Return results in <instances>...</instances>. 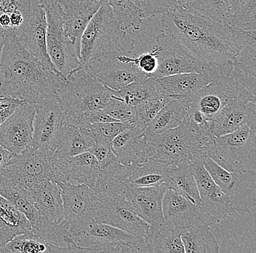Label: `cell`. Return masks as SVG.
<instances>
[{"label": "cell", "mask_w": 256, "mask_h": 253, "mask_svg": "<svg viewBox=\"0 0 256 253\" xmlns=\"http://www.w3.org/2000/svg\"><path fill=\"white\" fill-rule=\"evenodd\" d=\"M160 23L202 62L234 67L241 39L230 26L184 9L170 10L162 15Z\"/></svg>", "instance_id": "obj_1"}, {"label": "cell", "mask_w": 256, "mask_h": 253, "mask_svg": "<svg viewBox=\"0 0 256 253\" xmlns=\"http://www.w3.org/2000/svg\"><path fill=\"white\" fill-rule=\"evenodd\" d=\"M65 79L30 54L14 29L6 32L0 58V97L38 104L57 94Z\"/></svg>", "instance_id": "obj_2"}, {"label": "cell", "mask_w": 256, "mask_h": 253, "mask_svg": "<svg viewBox=\"0 0 256 253\" xmlns=\"http://www.w3.org/2000/svg\"><path fill=\"white\" fill-rule=\"evenodd\" d=\"M134 41L122 29L108 0H103L82 35L80 64L74 70L87 67L108 53L134 51Z\"/></svg>", "instance_id": "obj_3"}, {"label": "cell", "mask_w": 256, "mask_h": 253, "mask_svg": "<svg viewBox=\"0 0 256 253\" xmlns=\"http://www.w3.org/2000/svg\"><path fill=\"white\" fill-rule=\"evenodd\" d=\"M56 95L68 124L86 112L104 110L112 98L108 89L96 79L88 67L71 72Z\"/></svg>", "instance_id": "obj_4"}, {"label": "cell", "mask_w": 256, "mask_h": 253, "mask_svg": "<svg viewBox=\"0 0 256 253\" xmlns=\"http://www.w3.org/2000/svg\"><path fill=\"white\" fill-rule=\"evenodd\" d=\"M211 139L202 137L184 120L177 127L146 142L147 157L167 166H190L202 158L204 147Z\"/></svg>", "instance_id": "obj_5"}, {"label": "cell", "mask_w": 256, "mask_h": 253, "mask_svg": "<svg viewBox=\"0 0 256 253\" xmlns=\"http://www.w3.org/2000/svg\"><path fill=\"white\" fill-rule=\"evenodd\" d=\"M203 157L214 160L228 172L256 173V129L247 125L214 137Z\"/></svg>", "instance_id": "obj_6"}, {"label": "cell", "mask_w": 256, "mask_h": 253, "mask_svg": "<svg viewBox=\"0 0 256 253\" xmlns=\"http://www.w3.org/2000/svg\"><path fill=\"white\" fill-rule=\"evenodd\" d=\"M54 153L32 146L15 155L12 162L0 174V187L31 188L46 180L60 183L62 178Z\"/></svg>", "instance_id": "obj_7"}, {"label": "cell", "mask_w": 256, "mask_h": 253, "mask_svg": "<svg viewBox=\"0 0 256 253\" xmlns=\"http://www.w3.org/2000/svg\"><path fill=\"white\" fill-rule=\"evenodd\" d=\"M232 71L230 67H222L214 81L200 89L188 102L190 107L198 110L209 123L236 100H256L255 94L242 84L239 78L232 75Z\"/></svg>", "instance_id": "obj_8"}, {"label": "cell", "mask_w": 256, "mask_h": 253, "mask_svg": "<svg viewBox=\"0 0 256 253\" xmlns=\"http://www.w3.org/2000/svg\"><path fill=\"white\" fill-rule=\"evenodd\" d=\"M40 3L47 17L46 44L48 56L58 73L66 78L79 66V52L66 35L57 3L55 0H40Z\"/></svg>", "instance_id": "obj_9"}, {"label": "cell", "mask_w": 256, "mask_h": 253, "mask_svg": "<svg viewBox=\"0 0 256 253\" xmlns=\"http://www.w3.org/2000/svg\"><path fill=\"white\" fill-rule=\"evenodd\" d=\"M58 185L63 200L62 223L72 236H78L96 222L97 193L86 185L70 181Z\"/></svg>", "instance_id": "obj_10"}, {"label": "cell", "mask_w": 256, "mask_h": 253, "mask_svg": "<svg viewBox=\"0 0 256 253\" xmlns=\"http://www.w3.org/2000/svg\"><path fill=\"white\" fill-rule=\"evenodd\" d=\"M158 67L152 78H163L178 74L208 73L214 66L202 62L169 32L162 30L155 43Z\"/></svg>", "instance_id": "obj_11"}, {"label": "cell", "mask_w": 256, "mask_h": 253, "mask_svg": "<svg viewBox=\"0 0 256 253\" xmlns=\"http://www.w3.org/2000/svg\"><path fill=\"white\" fill-rule=\"evenodd\" d=\"M18 9L23 16L22 25L14 30L18 40L46 68L58 73L48 54L47 17L40 0H20Z\"/></svg>", "instance_id": "obj_12"}, {"label": "cell", "mask_w": 256, "mask_h": 253, "mask_svg": "<svg viewBox=\"0 0 256 253\" xmlns=\"http://www.w3.org/2000/svg\"><path fill=\"white\" fill-rule=\"evenodd\" d=\"M74 238L88 252H143L144 238L102 222L90 224Z\"/></svg>", "instance_id": "obj_13"}, {"label": "cell", "mask_w": 256, "mask_h": 253, "mask_svg": "<svg viewBox=\"0 0 256 253\" xmlns=\"http://www.w3.org/2000/svg\"><path fill=\"white\" fill-rule=\"evenodd\" d=\"M203 163L232 203L234 212L246 215L256 204V173L228 172L214 160L202 157Z\"/></svg>", "instance_id": "obj_14"}, {"label": "cell", "mask_w": 256, "mask_h": 253, "mask_svg": "<svg viewBox=\"0 0 256 253\" xmlns=\"http://www.w3.org/2000/svg\"><path fill=\"white\" fill-rule=\"evenodd\" d=\"M136 56L134 51L108 53L92 61L87 67L105 87L120 91L134 82L150 78L136 65Z\"/></svg>", "instance_id": "obj_15"}, {"label": "cell", "mask_w": 256, "mask_h": 253, "mask_svg": "<svg viewBox=\"0 0 256 253\" xmlns=\"http://www.w3.org/2000/svg\"><path fill=\"white\" fill-rule=\"evenodd\" d=\"M96 222L108 224L144 238L150 225L136 214L121 192L99 190Z\"/></svg>", "instance_id": "obj_16"}, {"label": "cell", "mask_w": 256, "mask_h": 253, "mask_svg": "<svg viewBox=\"0 0 256 253\" xmlns=\"http://www.w3.org/2000/svg\"><path fill=\"white\" fill-rule=\"evenodd\" d=\"M36 103L24 102L0 125V145L15 155L32 146Z\"/></svg>", "instance_id": "obj_17"}, {"label": "cell", "mask_w": 256, "mask_h": 253, "mask_svg": "<svg viewBox=\"0 0 256 253\" xmlns=\"http://www.w3.org/2000/svg\"><path fill=\"white\" fill-rule=\"evenodd\" d=\"M65 122V112L56 94L36 104L32 146L55 151L56 136Z\"/></svg>", "instance_id": "obj_18"}, {"label": "cell", "mask_w": 256, "mask_h": 253, "mask_svg": "<svg viewBox=\"0 0 256 253\" xmlns=\"http://www.w3.org/2000/svg\"><path fill=\"white\" fill-rule=\"evenodd\" d=\"M188 167L196 180L203 210L219 222L231 215L234 212L232 203L211 177L202 158L195 160Z\"/></svg>", "instance_id": "obj_19"}, {"label": "cell", "mask_w": 256, "mask_h": 253, "mask_svg": "<svg viewBox=\"0 0 256 253\" xmlns=\"http://www.w3.org/2000/svg\"><path fill=\"white\" fill-rule=\"evenodd\" d=\"M162 212L166 222L184 230L198 225L210 226L219 222L204 212L200 205L194 204L171 189L164 192Z\"/></svg>", "instance_id": "obj_20"}, {"label": "cell", "mask_w": 256, "mask_h": 253, "mask_svg": "<svg viewBox=\"0 0 256 253\" xmlns=\"http://www.w3.org/2000/svg\"><path fill=\"white\" fill-rule=\"evenodd\" d=\"M222 70V67L214 66L208 73L178 74L155 78L159 97L169 101L188 102L200 89L214 81Z\"/></svg>", "instance_id": "obj_21"}, {"label": "cell", "mask_w": 256, "mask_h": 253, "mask_svg": "<svg viewBox=\"0 0 256 253\" xmlns=\"http://www.w3.org/2000/svg\"><path fill=\"white\" fill-rule=\"evenodd\" d=\"M168 189L166 184L158 186L134 187L128 183L122 194L138 216L150 226L158 227L164 222L162 199Z\"/></svg>", "instance_id": "obj_22"}, {"label": "cell", "mask_w": 256, "mask_h": 253, "mask_svg": "<svg viewBox=\"0 0 256 253\" xmlns=\"http://www.w3.org/2000/svg\"><path fill=\"white\" fill-rule=\"evenodd\" d=\"M60 9L66 35L80 54V39L103 0H55Z\"/></svg>", "instance_id": "obj_23"}, {"label": "cell", "mask_w": 256, "mask_h": 253, "mask_svg": "<svg viewBox=\"0 0 256 253\" xmlns=\"http://www.w3.org/2000/svg\"><path fill=\"white\" fill-rule=\"evenodd\" d=\"M209 124L212 137L228 134L244 125L256 129V100H236L224 108Z\"/></svg>", "instance_id": "obj_24"}, {"label": "cell", "mask_w": 256, "mask_h": 253, "mask_svg": "<svg viewBox=\"0 0 256 253\" xmlns=\"http://www.w3.org/2000/svg\"><path fill=\"white\" fill-rule=\"evenodd\" d=\"M143 133L139 128L131 125L113 139L112 153L120 163L132 169L148 159Z\"/></svg>", "instance_id": "obj_25"}, {"label": "cell", "mask_w": 256, "mask_h": 253, "mask_svg": "<svg viewBox=\"0 0 256 253\" xmlns=\"http://www.w3.org/2000/svg\"><path fill=\"white\" fill-rule=\"evenodd\" d=\"M56 162L64 165L67 161L81 153L89 152L95 145L94 139L83 133L76 125L64 123L56 139Z\"/></svg>", "instance_id": "obj_26"}, {"label": "cell", "mask_w": 256, "mask_h": 253, "mask_svg": "<svg viewBox=\"0 0 256 253\" xmlns=\"http://www.w3.org/2000/svg\"><path fill=\"white\" fill-rule=\"evenodd\" d=\"M62 172L65 182L82 184L96 193L102 178L100 164L90 152L72 157L64 165Z\"/></svg>", "instance_id": "obj_27"}, {"label": "cell", "mask_w": 256, "mask_h": 253, "mask_svg": "<svg viewBox=\"0 0 256 253\" xmlns=\"http://www.w3.org/2000/svg\"><path fill=\"white\" fill-rule=\"evenodd\" d=\"M28 194L36 210L52 222H60L63 217L62 188L57 182L46 180L28 188Z\"/></svg>", "instance_id": "obj_28"}, {"label": "cell", "mask_w": 256, "mask_h": 253, "mask_svg": "<svg viewBox=\"0 0 256 253\" xmlns=\"http://www.w3.org/2000/svg\"><path fill=\"white\" fill-rule=\"evenodd\" d=\"M186 230L176 228L166 221L159 226H150L144 237L143 252H185L182 234Z\"/></svg>", "instance_id": "obj_29"}, {"label": "cell", "mask_w": 256, "mask_h": 253, "mask_svg": "<svg viewBox=\"0 0 256 253\" xmlns=\"http://www.w3.org/2000/svg\"><path fill=\"white\" fill-rule=\"evenodd\" d=\"M188 109V102L171 100L168 102L144 130L146 142L156 138L170 129L183 123Z\"/></svg>", "instance_id": "obj_30"}, {"label": "cell", "mask_w": 256, "mask_h": 253, "mask_svg": "<svg viewBox=\"0 0 256 253\" xmlns=\"http://www.w3.org/2000/svg\"><path fill=\"white\" fill-rule=\"evenodd\" d=\"M28 232H32V225L26 217L0 196V246Z\"/></svg>", "instance_id": "obj_31"}, {"label": "cell", "mask_w": 256, "mask_h": 253, "mask_svg": "<svg viewBox=\"0 0 256 253\" xmlns=\"http://www.w3.org/2000/svg\"><path fill=\"white\" fill-rule=\"evenodd\" d=\"M172 167L148 158L145 162L132 168L128 183L134 187L158 186L162 184L168 185Z\"/></svg>", "instance_id": "obj_32"}, {"label": "cell", "mask_w": 256, "mask_h": 253, "mask_svg": "<svg viewBox=\"0 0 256 253\" xmlns=\"http://www.w3.org/2000/svg\"><path fill=\"white\" fill-rule=\"evenodd\" d=\"M2 253L72 252L70 248L58 246L36 236L32 232L18 235L0 246Z\"/></svg>", "instance_id": "obj_33"}, {"label": "cell", "mask_w": 256, "mask_h": 253, "mask_svg": "<svg viewBox=\"0 0 256 253\" xmlns=\"http://www.w3.org/2000/svg\"><path fill=\"white\" fill-rule=\"evenodd\" d=\"M108 90L112 97L132 107H136L144 101L160 97L155 78L152 77L142 81L134 82L120 91L110 89Z\"/></svg>", "instance_id": "obj_34"}, {"label": "cell", "mask_w": 256, "mask_h": 253, "mask_svg": "<svg viewBox=\"0 0 256 253\" xmlns=\"http://www.w3.org/2000/svg\"><path fill=\"white\" fill-rule=\"evenodd\" d=\"M184 250L188 253H218L219 246L208 225L187 229L182 234Z\"/></svg>", "instance_id": "obj_35"}, {"label": "cell", "mask_w": 256, "mask_h": 253, "mask_svg": "<svg viewBox=\"0 0 256 253\" xmlns=\"http://www.w3.org/2000/svg\"><path fill=\"white\" fill-rule=\"evenodd\" d=\"M240 47L235 59V72L238 77L256 78V32H239Z\"/></svg>", "instance_id": "obj_36"}, {"label": "cell", "mask_w": 256, "mask_h": 253, "mask_svg": "<svg viewBox=\"0 0 256 253\" xmlns=\"http://www.w3.org/2000/svg\"><path fill=\"white\" fill-rule=\"evenodd\" d=\"M115 17L124 31H138L146 19L140 0H108Z\"/></svg>", "instance_id": "obj_37"}, {"label": "cell", "mask_w": 256, "mask_h": 253, "mask_svg": "<svg viewBox=\"0 0 256 253\" xmlns=\"http://www.w3.org/2000/svg\"><path fill=\"white\" fill-rule=\"evenodd\" d=\"M168 189H171L188 201L200 205V196L196 180L188 166L172 167L170 173Z\"/></svg>", "instance_id": "obj_38"}, {"label": "cell", "mask_w": 256, "mask_h": 253, "mask_svg": "<svg viewBox=\"0 0 256 253\" xmlns=\"http://www.w3.org/2000/svg\"><path fill=\"white\" fill-rule=\"evenodd\" d=\"M186 9L224 25L230 26L233 16L228 0H191Z\"/></svg>", "instance_id": "obj_39"}, {"label": "cell", "mask_w": 256, "mask_h": 253, "mask_svg": "<svg viewBox=\"0 0 256 253\" xmlns=\"http://www.w3.org/2000/svg\"><path fill=\"white\" fill-rule=\"evenodd\" d=\"M130 123L120 122L80 123L76 125L84 134L94 139L95 144L111 145L113 139L121 131L127 129Z\"/></svg>", "instance_id": "obj_40"}, {"label": "cell", "mask_w": 256, "mask_h": 253, "mask_svg": "<svg viewBox=\"0 0 256 253\" xmlns=\"http://www.w3.org/2000/svg\"><path fill=\"white\" fill-rule=\"evenodd\" d=\"M256 0H248L232 16L230 27L236 32H256Z\"/></svg>", "instance_id": "obj_41"}, {"label": "cell", "mask_w": 256, "mask_h": 253, "mask_svg": "<svg viewBox=\"0 0 256 253\" xmlns=\"http://www.w3.org/2000/svg\"><path fill=\"white\" fill-rule=\"evenodd\" d=\"M170 101L168 99L158 98L144 101L136 107V120L134 126L144 131L152 120L155 118L160 110Z\"/></svg>", "instance_id": "obj_42"}, {"label": "cell", "mask_w": 256, "mask_h": 253, "mask_svg": "<svg viewBox=\"0 0 256 253\" xmlns=\"http://www.w3.org/2000/svg\"><path fill=\"white\" fill-rule=\"evenodd\" d=\"M191 0H142L146 19L163 15L170 10L186 9Z\"/></svg>", "instance_id": "obj_43"}, {"label": "cell", "mask_w": 256, "mask_h": 253, "mask_svg": "<svg viewBox=\"0 0 256 253\" xmlns=\"http://www.w3.org/2000/svg\"><path fill=\"white\" fill-rule=\"evenodd\" d=\"M106 113L120 122L134 125L136 120V107L130 106L124 102L112 97L104 108Z\"/></svg>", "instance_id": "obj_44"}, {"label": "cell", "mask_w": 256, "mask_h": 253, "mask_svg": "<svg viewBox=\"0 0 256 253\" xmlns=\"http://www.w3.org/2000/svg\"><path fill=\"white\" fill-rule=\"evenodd\" d=\"M136 64L139 70L151 78L158 70V59L156 56V49L153 46V49L150 52H145L140 55H136Z\"/></svg>", "instance_id": "obj_45"}, {"label": "cell", "mask_w": 256, "mask_h": 253, "mask_svg": "<svg viewBox=\"0 0 256 253\" xmlns=\"http://www.w3.org/2000/svg\"><path fill=\"white\" fill-rule=\"evenodd\" d=\"M118 120L112 118L102 109L86 112L80 115L72 125H78L80 123H102L116 122Z\"/></svg>", "instance_id": "obj_46"}, {"label": "cell", "mask_w": 256, "mask_h": 253, "mask_svg": "<svg viewBox=\"0 0 256 253\" xmlns=\"http://www.w3.org/2000/svg\"><path fill=\"white\" fill-rule=\"evenodd\" d=\"M15 154L8 151L6 148L0 145V174L4 168L14 161Z\"/></svg>", "instance_id": "obj_47"}, {"label": "cell", "mask_w": 256, "mask_h": 253, "mask_svg": "<svg viewBox=\"0 0 256 253\" xmlns=\"http://www.w3.org/2000/svg\"><path fill=\"white\" fill-rule=\"evenodd\" d=\"M10 19L11 27L14 30L18 27L23 22V16L18 9L14 11V12L10 13Z\"/></svg>", "instance_id": "obj_48"}, {"label": "cell", "mask_w": 256, "mask_h": 253, "mask_svg": "<svg viewBox=\"0 0 256 253\" xmlns=\"http://www.w3.org/2000/svg\"><path fill=\"white\" fill-rule=\"evenodd\" d=\"M0 27L6 30L12 29L11 27L9 14H7V13H0Z\"/></svg>", "instance_id": "obj_49"}, {"label": "cell", "mask_w": 256, "mask_h": 253, "mask_svg": "<svg viewBox=\"0 0 256 253\" xmlns=\"http://www.w3.org/2000/svg\"><path fill=\"white\" fill-rule=\"evenodd\" d=\"M228 4L231 7L232 14H234L239 9V0H228Z\"/></svg>", "instance_id": "obj_50"}, {"label": "cell", "mask_w": 256, "mask_h": 253, "mask_svg": "<svg viewBox=\"0 0 256 253\" xmlns=\"http://www.w3.org/2000/svg\"><path fill=\"white\" fill-rule=\"evenodd\" d=\"M8 30H4L0 27V58H1L2 50L3 43H4V35Z\"/></svg>", "instance_id": "obj_51"}, {"label": "cell", "mask_w": 256, "mask_h": 253, "mask_svg": "<svg viewBox=\"0 0 256 253\" xmlns=\"http://www.w3.org/2000/svg\"><path fill=\"white\" fill-rule=\"evenodd\" d=\"M7 118H4V117L0 116V125L2 124L3 122H4Z\"/></svg>", "instance_id": "obj_52"}, {"label": "cell", "mask_w": 256, "mask_h": 253, "mask_svg": "<svg viewBox=\"0 0 256 253\" xmlns=\"http://www.w3.org/2000/svg\"><path fill=\"white\" fill-rule=\"evenodd\" d=\"M246 1H248V0H239L240 6H241V5H242L243 3H246Z\"/></svg>", "instance_id": "obj_53"}]
</instances>
